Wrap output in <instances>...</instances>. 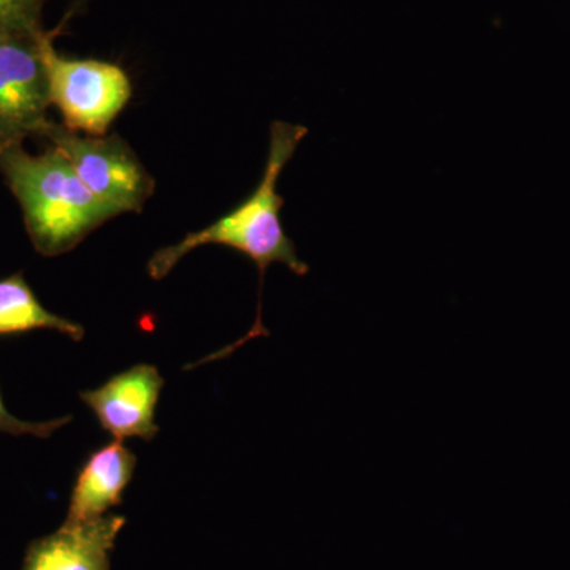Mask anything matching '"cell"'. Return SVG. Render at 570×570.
Masks as SVG:
<instances>
[{
    "instance_id": "cell-1",
    "label": "cell",
    "mask_w": 570,
    "mask_h": 570,
    "mask_svg": "<svg viewBox=\"0 0 570 570\" xmlns=\"http://www.w3.org/2000/svg\"><path fill=\"white\" fill-rule=\"evenodd\" d=\"M307 135L305 126L276 121L269 129V148L264 175L254 193L235 209L208 225L204 230L184 236L181 242L157 250L148 262L153 279H164L181 258L197 247L219 245L232 247L254 262L261 277L257 317L262 318V288L266 272L273 264L287 266L296 276H306L309 266L298 257L294 242L281 223L283 195L277 194V181L285 165L291 163L299 142Z\"/></svg>"
},
{
    "instance_id": "cell-2",
    "label": "cell",
    "mask_w": 570,
    "mask_h": 570,
    "mask_svg": "<svg viewBox=\"0 0 570 570\" xmlns=\"http://www.w3.org/2000/svg\"><path fill=\"white\" fill-rule=\"evenodd\" d=\"M0 174L21 206L33 247L47 257L69 253L115 217L89 193L58 149L39 156L26 153L22 146L3 149Z\"/></svg>"
},
{
    "instance_id": "cell-3",
    "label": "cell",
    "mask_w": 570,
    "mask_h": 570,
    "mask_svg": "<svg viewBox=\"0 0 570 570\" xmlns=\"http://www.w3.org/2000/svg\"><path fill=\"white\" fill-rule=\"evenodd\" d=\"M39 50L51 105L73 132L104 137L132 97L129 75L116 63L59 55L50 33H39Z\"/></svg>"
},
{
    "instance_id": "cell-4",
    "label": "cell",
    "mask_w": 570,
    "mask_h": 570,
    "mask_svg": "<svg viewBox=\"0 0 570 570\" xmlns=\"http://www.w3.org/2000/svg\"><path fill=\"white\" fill-rule=\"evenodd\" d=\"M51 148L58 149L89 193L115 216L140 213L154 193V181L119 135L81 137L52 122L45 130Z\"/></svg>"
},
{
    "instance_id": "cell-5",
    "label": "cell",
    "mask_w": 570,
    "mask_h": 570,
    "mask_svg": "<svg viewBox=\"0 0 570 570\" xmlns=\"http://www.w3.org/2000/svg\"><path fill=\"white\" fill-rule=\"evenodd\" d=\"M50 88L37 36L0 37V151L43 137Z\"/></svg>"
},
{
    "instance_id": "cell-6",
    "label": "cell",
    "mask_w": 570,
    "mask_h": 570,
    "mask_svg": "<svg viewBox=\"0 0 570 570\" xmlns=\"http://www.w3.org/2000/svg\"><path fill=\"white\" fill-rule=\"evenodd\" d=\"M164 385L156 366L137 365L108 379L102 387L81 392L80 397L116 441L140 438L149 442L159 433L154 417Z\"/></svg>"
},
{
    "instance_id": "cell-7",
    "label": "cell",
    "mask_w": 570,
    "mask_h": 570,
    "mask_svg": "<svg viewBox=\"0 0 570 570\" xmlns=\"http://www.w3.org/2000/svg\"><path fill=\"white\" fill-rule=\"evenodd\" d=\"M126 519L104 515L61 530L29 547L22 570H110V554Z\"/></svg>"
},
{
    "instance_id": "cell-8",
    "label": "cell",
    "mask_w": 570,
    "mask_h": 570,
    "mask_svg": "<svg viewBox=\"0 0 570 570\" xmlns=\"http://www.w3.org/2000/svg\"><path fill=\"white\" fill-rule=\"evenodd\" d=\"M135 468L137 456L116 439L92 452L75 480L67 523L100 519L107 510L121 504Z\"/></svg>"
},
{
    "instance_id": "cell-9",
    "label": "cell",
    "mask_w": 570,
    "mask_h": 570,
    "mask_svg": "<svg viewBox=\"0 0 570 570\" xmlns=\"http://www.w3.org/2000/svg\"><path fill=\"white\" fill-rule=\"evenodd\" d=\"M33 330H52L77 343L85 336L80 324L41 305L22 273L0 281V336L20 335Z\"/></svg>"
},
{
    "instance_id": "cell-10",
    "label": "cell",
    "mask_w": 570,
    "mask_h": 570,
    "mask_svg": "<svg viewBox=\"0 0 570 570\" xmlns=\"http://www.w3.org/2000/svg\"><path fill=\"white\" fill-rule=\"evenodd\" d=\"M47 0H0V37L37 36Z\"/></svg>"
},
{
    "instance_id": "cell-11",
    "label": "cell",
    "mask_w": 570,
    "mask_h": 570,
    "mask_svg": "<svg viewBox=\"0 0 570 570\" xmlns=\"http://www.w3.org/2000/svg\"><path fill=\"white\" fill-rule=\"evenodd\" d=\"M71 422L70 415L62 419H52L48 422H24V420L14 417L7 411L0 396V433L11 434V436H36L50 438L52 433Z\"/></svg>"
}]
</instances>
